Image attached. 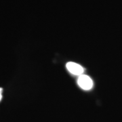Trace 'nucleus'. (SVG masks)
Segmentation results:
<instances>
[{
  "label": "nucleus",
  "instance_id": "nucleus-1",
  "mask_svg": "<svg viewBox=\"0 0 122 122\" xmlns=\"http://www.w3.org/2000/svg\"><path fill=\"white\" fill-rule=\"evenodd\" d=\"M77 83L79 86L84 90H90L93 87L92 79L86 75L83 74L79 76Z\"/></svg>",
  "mask_w": 122,
  "mask_h": 122
},
{
  "label": "nucleus",
  "instance_id": "nucleus-2",
  "mask_svg": "<svg viewBox=\"0 0 122 122\" xmlns=\"http://www.w3.org/2000/svg\"><path fill=\"white\" fill-rule=\"evenodd\" d=\"M66 69L70 73L76 76H80L83 74L84 69L81 65L74 62H69L66 64Z\"/></svg>",
  "mask_w": 122,
  "mask_h": 122
},
{
  "label": "nucleus",
  "instance_id": "nucleus-3",
  "mask_svg": "<svg viewBox=\"0 0 122 122\" xmlns=\"http://www.w3.org/2000/svg\"><path fill=\"white\" fill-rule=\"evenodd\" d=\"M2 91H3L2 88L0 87V101H1V98H2Z\"/></svg>",
  "mask_w": 122,
  "mask_h": 122
}]
</instances>
